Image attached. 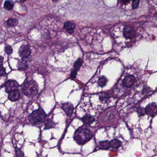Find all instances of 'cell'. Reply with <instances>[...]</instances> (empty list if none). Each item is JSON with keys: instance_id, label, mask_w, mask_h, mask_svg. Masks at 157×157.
<instances>
[{"instance_id": "cell-1", "label": "cell", "mask_w": 157, "mask_h": 157, "mask_svg": "<svg viewBox=\"0 0 157 157\" xmlns=\"http://www.w3.org/2000/svg\"><path fill=\"white\" fill-rule=\"evenodd\" d=\"M112 35L118 44L131 46L138 40L139 34L136 28L129 25H116L112 30Z\"/></svg>"}, {"instance_id": "cell-2", "label": "cell", "mask_w": 157, "mask_h": 157, "mask_svg": "<svg viewBox=\"0 0 157 157\" xmlns=\"http://www.w3.org/2000/svg\"><path fill=\"white\" fill-rule=\"evenodd\" d=\"M92 133L86 126L78 128L74 133V139L78 145H83L91 139Z\"/></svg>"}, {"instance_id": "cell-3", "label": "cell", "mask_w": 157, "mask_h": 157, "mask_svg": "<svg viewBox=\"0 0 157 157\" xmlns=\"http://www.w3.org/2000/svg\"><path fill=\"white\" fill-rule=\"evenodd\" d=\"M46 114L42 108L33 112L29 117V122L32 124L36 125L44 122Z\"/></svg>"}, {"instance_id": "cell-4", "label": "cell", "mask_w": 157, "mask_h": 157, "mask_svg": "<svg viewBox=\"0 0 157 157\" xmlns=\"http://www.w3.org/2000/svg\"><path fill=\"white\" fill-rule=\"evenodd\" d=\"M24 94L28 97H33L37 94L38 91V86L37 83L33 80L27 82L22 88Z\"/></svg>"}, {"instance_id": "cell-5", "label": "cell", "mask_w": 157, "mask_h": 157, "mask_svg": "<svg viewBox=\"0 0 157 157\" xmlns=\"http://www.w3.org/2000/svg\"><path fill=\"white\" fill-rule=\"evenodd\" d=\"M120 3L121 7L123 9L126 10L128 6L131 7V10H135L137 9L139 5L140 1H131V5H130V1H120L118 2Z\"/></svg>"}, {"instance_id": "cell-6", "label": "cell", "mask_w": 157, "mask_h": 157, "mask_svg": "<svg viewBox=\"0 0 157 157\" xmlns=\"http://www.w3.org/2000/svg\"><path fill=\"white\" fill-rule=\"evenodd\" d=\"M19 54L20 56L23 59H25L30 56L31 54V51L29 46L22 45L19 49Z\"/></svg>"}, {"instance_id": "cell-7", "label": "cell", "mask_w": 157, "mask_h": 157, "mask_svg": "<svg viewBox=\"0 0 157 157\" xmlns=\"http://www.w3.org/2000/svg\"><path fill=\"white\" fill-rule=\"evenodd\" d=\"M145 113L150 117H154L157 115V104L151 103L145 108Z\"/></svg>"}, {"instance_id": "cell-8", "label": "cell", "mask_w": 157, "mask_h": 157, "mask_svg": "<svg viewBox=\"0 0 157 157\" xmlns=\"http://www.w3.org/2000/svg\"><path fill=\"white\" fill-rule=\"evenodd\" d=\"M19 87V83L16 81L10 80L5 83V91L9 94L13 91L17 90Z\"/></svg>"}, {"instance_id": "cell-9", "label": "cell", "mask_w": 157, "mask_h": 157, "mask_svg": "<svg viewBox=\"0 0 157 157\" xmlns=\"http://www.w3.org/2000/svg\"><path fill=\"white\" fill-rule=\"evenodd\" d=\"M136 82V78L133 75H127L123 80V84L126 88H130Z\"/></svg>"}, {"instance_id": "cell-10", "label": "cell", "mask_w": 157, "mask_h": 157, "mask_svg": "<svg viewBox=\"0 0 157 157\" xmlns=\"http://www.w3.org/2000/svg\"><path fill=\"white\" fill-rule=\"evenodd\" d=\"M62 108L68 116L70 117L72 116L74 110V107L71 103L67 102L63 104Z\"/></svg>"}, {"instance_id": "cell-11", "label": "cell", "mask_w": 157, "mask_h": 157, "mask_svg": "<svg viewBox=\"0 0 157 157\" xmlns=\"http://www.w3.org/2000/svg\"><path fill=\"white\" fill-rule=\"evenodd\" d=\"M21 94L18 90L13 91L9 94L8 98L11 101H16L20 99Z\"/></svg>"}, {"instance_id": "cell-12", "label": "cell", "mask_w": 157, "mask_h": 157, "mask_svg": "<svg viewBox=\"0 0 157 157\" xmlns=\"http://www.w3.org/2000/svg\"><path fill=\"white\" fill-rule=\"evenodd\" d=\"M99 98L101 103L103 104H106L109 101L110 97L108 94L103 92L99 94Z\"/></svg>"}, {"instance_id": "cell-13", "label": "cell", "mask_w": 157, "mask_h": 157, "mask_svg": "<svg viewBox=\"0 0 157 157\" xmlns=\"http://www.w3.org/2000/svg\"><path fill=\"white\" fill-rule=\"evenodd\" d=\"M75 25L73 23L67 22L64 25V28L68 33H72L75 29Z\"/></svg>"}, {"instance_id": "cell-14", "label": "cell", "mask_w": 157, "mask_h": 157, "mask_svg": "<svg viewBox=\"0 0 157 157\" xmlns=\"http://www.w3.org/2000/svg\"><path fill=\"white\" fill-rule=\"evenodd\" d=\"M82 120L85 124L90 125L95 121V119L92 116L87 115L82 118Z\"/></svg>"}, {"instance_id": "cell-15", "label": "cell", "mask_w": 157, "mask_h": 157, "mask_svg": "<svg viewBox=\"0 0 157 157\" xmlns=\"http://www.w3.org/2000/svg\"><path fill=\"white\" fill-rule=\"evenodd\" d=\"M18 67L19 70L25 71L28 67L27 61L25 59H22L18 62Z\"/></svg>"}, {"instance_id": "cell-16", "label": "cell", "mask_w": 157, "mask_h": 157, "mask_svg": "<svg viewBox=\"0 0 157 157\" xmlns=\"http://www.w3.org/2000/svg\"><path fill=\"white\" fill-rule=\"evenodd\" d=\"M110 146L114 148H117L121 147L122 145V143L120 140H118L115 139L113 140H111L110 142Z\"/></svg>"}, {"instance_id": "cell-17", "label": "cell", "mask_w": 157, "mask_h": 157, "mask_svg": "<svg viewBox=\"0 0 157 157\" xmlns=\"http://www.w3.org/2000/svg\"><path fill=\"white\" fill-rule=\"evenodd\" d=\"M99 147L101 149H107L111 147L110 142L107 140L101 141L99 143Z\"/></svg>"}, {"instance_id": "cell-18", "label": "cell", "mask_w": 157, "mask_h": 157, "mask_svg": "<svg viewBox=\"0 0 157 157\" xmlns=\"http://www.w3.org/2000/svg\"><path fill=\"white\" fill-rule=\"evenodd\" d=\"M107 82V79L105 76H101L99 78L98 81V84L101 87H103L106 85Z\"/></svg>"}, {"instance_id": "cell-19", "label": "cell", "mask_w": 157, "mask_h": 157, "mask_svg": "<svg viewBox=\"0 0 157 157\" xmlns=\"http://www.w3.org/2000/svg\"><path fill=\"white\" fill-rule=\"evenodd\" d=\"M55 124L53 122V120L49 119H48L45 124V129H50L51 128H53L55 127Z\"/></svg>"}, {"instance_id": "cell-20", "label": "cell", "mask_w": 157, "mask_h": 157, "mask_svg": "<svg viewBox=\"0 0 157 157\" xmlns=\"http://www.w3.org/2000/svg\"><path fill=\"white\" fill-rule=\"evenodd\" d=\"M7 25L10 26H17L19 23V21L17 19L14 18H10L7 21Z\"/></svg>"}, {"instance_id": "cell-21", "label": "cell", "mask_w": 157, "mask_h": 157, "mask_svg": "<svg viewBox=\"0 0 157 157\" xmlns=\"http://www.w3.org/2000/svg\"><path fill=\"white\" fill-rule=\"evenodd\" d=\"M4 8L8 10H11L14 7V3L12 1H7L4 3Z\"/></svg>"}, {"instance_id": "cell-22", "label": "cell", "mask_w": 157, "mask_h": 157, "mask_svg": "<svg viewBox=\"0 0 157 157\" xmlns=\"http://www.w3.org/2000/svg\"><path fill=\"white\" fill-rule=\"evenodd\" d=\"M82 62H83V60L82 59H79L76 62L74 65V70L78 71L80 68L81 67L82 65Z\"/></svg>"}, {"instance_id": "cell-23", "label": "cell", "mask_w": 157, "mask_h": 157, "mask_svg": "<svg viewBox=\"0 0 157 157\" xmlns=\"http://www.w3.org/2000/svg\"><path fill=\"white\" fill-rule=\"evenodd\" d=\"M15 152H16V157H24V154L22 151L21 150L17 147H16Z\"/></svg>"}, {"instance_id": "cell-24", "label": "cell", "mask_w": 157, "mask_h": 157, "mask_svg": "<svg viewBox=\"0 0 157 157\" xmlns=\"http://www.w3.org/2000/svg\"><path fill=\"white\" fill-rule=\"evenodd\" d=\"M106 116L107 120H108V121H111V120H113L115 117L116 114L114 113L110 112V113H109L106 114Z\"/></svg>"}, {"instance_id": "cell-25", "label": "cell", "mask_w": 157, "mask_h": 157, "mask_svg": "<svg viewBox=\"0 0 157 157\" xmlns=\"http://www.w3.org/2000/svg\"><path fill=\"white\" fill-rule=\"evenodd\" d=\"M5 52L8 55H10L12 54L13 49L10 46H7L5 47Z\"/></svg>"}, {"instance_id": "cell-26", "label": "cell", "mask_w": 157, "mask_h": 157, "mask_svg": "<svg viewBox=\"0 0 157 157\" xmlns=\"http://www.w3.org/2000/svg\"><path fill=\"white\" fill-rule=\"evenodd\" d=\"M77 72H78V71L75 70L73 69L70 75V78L71 79H74L76 78V76H77Z\"/></svg>"}, {"instance_id": "cell-27", "label": "cell", "mask_w": 157, "mask_h": 157, "mask_svg": "<svg viewBox=\"0 0 157 157\" xmlns=\"http://www.w3.org/2000/svg\"><path fill=\"white\" fill-rule=\"evenodd\" d=\"M138 113L139 116L144 115L146 113H145V110H143L142 108L138 109Z\"/></svg>"}, {"instance_id": "cell-28", "label": "cell", "mask_w": 157, "mask_h": 157, "mask_svg": "<svg viewBox=\"0 0 157 157\" xmlns=\"http://www.w3.org/2000/svg\"><path fill=\"white\" fill-rule=\"evenodd\" d=\"M6 73L5 68L2 67V65H1V76H3Z\"/></svg>"}, {"instance_id": "cell-29", "label": "cell", "mask_w": 157, "mask_h": 157, "mask_svg": "<svg viewBox=\"0 0 157 157\" xmlns=\"http://www.w3.org/2000/svg\"><path fill=\"white\" fill-rule=\"evenodd\" d=\"M3 58L2 57H1V65H2V62H3Z\"/></svg>"}]
</instances>
